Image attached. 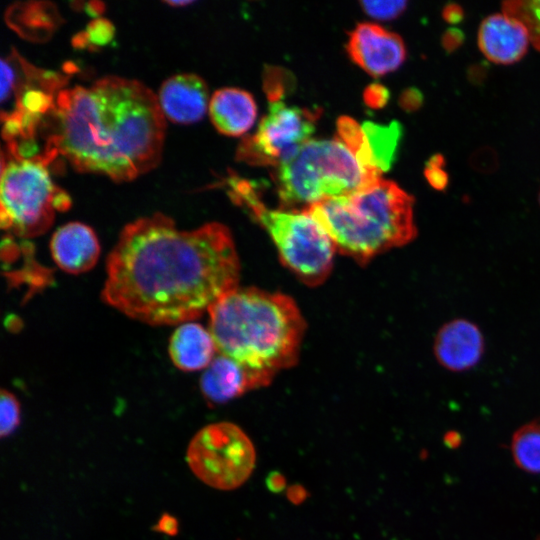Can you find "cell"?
<instances>
[{"label": "cell", "instance_id": "cell-1", "mask_svg": "<svg viewBox=\"0 0 540 540\" xmlns=\"http://www.w3.org/2000/svg\"><path fill=\"white\" fill-rule=\"evenodd\" d=\"M240 263L220 223L179 229L155 213L128 223L106 261L103 302L152 326L191 322L238 287Z\"/></svg>", "mask_w": 540, "mask_h": 540}, {"label": "cell", "instance_id": "cell-2", "mask_svg": "<svg viewBox=\"0 0 540 540\" xmlns=\"http://www.w3.org/2000/svg\"><path fill=\"white\" fill-rule=\"evenodd\" d=\"M45 152L78 172L131 181L161 160L165 120L157 95L138 80L109 75L56 96Z\"/></svg>", "mask_w": 540, "mask_h": 540}, {"label": "cell", "instance_id": "cell-3", "mask_svg": "<svg viewBox=\"0 0 540 540\" xmlns=\"http://www.w3.org/2000/svg\"><path fill=\"white\" fill-rule=\"evenodd\" d=\"M217 353L236 361L268 385L298 358L305 321L282 293L237 287L208 310Z\"/></svg>", "mask_w": 540, "mask_h": 540}, {"label": "cell", "instance_id": "cell-4", "mask_svg": "<svg viewBox=\"0 0 540 540\" xmlns=\"http://www.w3.org/2000/svg\"><path fill=\"white\" fill-rule=\"evenodd\" d=\"M413 206L411 195L381 178L367 188L325 199L304 211L323 227L336 250L364 264L415 239Z\"/></svg>", "mask_w": 540, "mask_h": 540}, {"label": "cell", "instance_id": "cell-5", "mask_svg": "<svg viewBox=\"0 0 540 540\" xmlns=\"http://www.w3.org/2000/svg\"><path fill=\"white\" fill-rule=\"evenodd\" d=\"M382 173L365 166L337 136L311 139L276 167L274 180L283 207L305 208L367 188Z\"/></svg>", "mask_w": 540, "mask_h": 540}, {"label": "cell", "instance_id": "cell-6", "mask_svg": "<svg viewBox=\"0 0 540 540\" xmlns=\"http://www.w3.org/2000/svg\"><path fill=\"white\" fill-rule=\"evenodd\" d=\"M231 198L247 208L270 235L282 263L309 286L321 284L331 272L336 248L323 227L306 211L273 210L263 204L254 187L237 177L229 179Z\"/></svg>", "mask_w": 540, "mask_h": 540}, {"label": "cell", "instance_id": "cell-7", "mask_svg": "<svg viewBox=\"0 0 540 540\" xmlns=\"http://www.w3.org/2000/svg\"><path fill=\"white\" fill-rule=\"evenodd\" d=\"M46 153L1 159V227L21 238L36 237L52 225L55 213L71 205L69 196L49 174Z\"/></svg>", "mask_w": 540, "mask_h": 540}, {"label": "cell", "instance_id": "cell-8", "mask_svg": "<svg viewBox=\"0 0 540 540\" xmlns=\"http://www.w3.org/2000/svg\"><path fill=\"white\" fill-rule=\"evenodd\" d=\"M65 84L63 75L36 68L17 52L1 59L2 135L7 145L31 141Z\"/></svg>", "mask_w": 540, "mask_h": 540}, {"label": "cell", "instance_id": "cell-9", "mask_svg": "<svg viewBox=\"0 0 540 540\" xmlns=\"http://www.w3.org/2000/svg\"><path fill=\"white\" fill-rule=\"evenodd\" d=\"M186 461L193 474L206 485L233 490L252 474L256 452L247 434L231 422L204 426L191 439Z\"/></svg>", "mask_w": 540, "mask_h": 540}, {"label": "cell", "instance_id": "cell-10", "mask_svg": "<svg viewBox=\"0 0 540 540\" xmlns=\"http://www.w3.org/2000/svg\"><path fill=\"white\" fill-rule=\"evenodd\" d=\"M318 112L270 99L267 114L258 130L243 138L237 159L256 166L277 167L311 140Z\"/></svg>", "mask_w": 540, "mask_h": 540}, {"label": "cell", "instance_id": "cell-11", "mask_svg": "<svg viewBox=\"0 0 540 540\" xmlns=\"http://www.w3.org/2000/svg\"><path fill=\"white\" fill-rule=\"evenodd\" d=\"M346 50L352 61L369 75L393 72L406 58L402 38L373 23H360L349 34Z\"/></svg>", "mask_w": 540, "mask_h": 540}, {"label": "cell", "instance_id": "cell-12", "mask_svg": "<svg viewBox=\"0 0 540 540\" xmlns=\"http://www.w3.org/2000/svg\"><path fill=\"white\" fill-rule=\"evenodd\" d=\"M157 98L164 117L178 124L201 120L210 102L206 82L193 73L176 74L166 79Z\"/></svg>", "mask_w": 540, "mask_h": 540}, {"label": "cell", "instance_id": "cell-13", "mask_svg": "<svg viewBox=\"0 0 540 540\" xmlns=\"http://www.w3.org/2000/svg\"><path fill=\"white\" fill-rule=\"evenodd\" d=\"M434 355L439 364L454 372L477 365L484 353V338L476 324L466 319L445 323L434 340Z\"/></svg>", "mask_w": 540, "mask_h": 540}, {"label": "cell", "instance_id": "cell-14", "mask_svg": "<svg viewBox=\"0 0 540 540\" xmlns=\"http://www.w3.org/2000/svg\"><path fill=\"white\" fill-rule=\"evenodd\" d=\"M530 43L528 31L517 19L496 13L486 17L478 31L482 54L495 64L508 65L521 60Z\"/></svg>", "mask_w": 540, "mask_h": 540}, {"label": "cell", "instance_id": "cell-15", "mask_svg": "<svg viewBox=\"0 0 540 540\" xmlns=\"http://www.w3.org/2000/svg\"><path fill=\"white\" fill-rule=\"evenodd\" d=\"M50 251L61 270L80 274L89 271L96 264L100 245L95 232L88 225L69 222L53 234Z\"/></svg>", "mask_w": 540, "mask_h": 540}, {"label": "cell", "instance_id": "cell-16", "mask_svg": "<svg viewBox=\"0 0 540 540\" xmlns=\"http://www.w3.org/2000/svg\"><path fill=\"white\" fill-rule=\"evenodd\" d=\"M264 386L260 379L242 365L217 354L200 379L204 398L212 404H223L248 390Z\"/></svg>", "mask_w": 540, "mask_h": 540}, {"label": "cell", "instance_id": "cell-17", "mask_svg": "<svg viewBox=\"0 0 540 540\" xmlns=\"http://www.w3.org/2000/svg\"><path fill=\"white\" fill-rule=\"evenodd\" d=\"M209 116L221 134L241 136L255 123L257 105L253 96L245 90L221 88L210 99Z\"/></svg>", "mask_w": 540, "mask_h": 540}, {"label": "cell", "instance_id": "cell-18", "mask_svg": "<svg viewBox=\"0 0 540 540\" xmlns=\"http://www.w3.org/2000/svg\"><path fill=\"white\" fill-rule=\"evenodd\" d=\"M216 351L210 331L195 322L180 324L169 341V356L173 364L183 371L207 368Z\"/></svg>", "mask_w": 540, "mask_h": 540}, {"label": "cell", "instance_id": "cell-19", "mask_svg": "<svg viewBox=\"0 0 540 540\" xmlns=\"http://www.w3.org/2000/svg\"><path fill=\"white\" fill-rule=\"evenodd\" d=\"M512 455L523 470L540 473V423H529L519 428L512 438Z\"/></svg>", "mask_w": 540, "mask_h": 540}, {"label": "cell", "instance_id": "cell-20", "mask_svg": "<svg viewBox=\"0 0 540 540\" xmlns=\"http://www.w3.org/2000/svg\"><path fill=\"white\" fill-rule=\"evenodd\" d=\"M371 151L382 172L391 167L396 147L400 137V128L397 123L382 126L371 122L363 124Z\"/></svg>", "mask_w": 540, "mask_h": 540}, {"label": "cell", "instance_id": "cell-21", "mask_svg": "<svg viewBox=\"0 0 540 540\" xmlns=\"http://www.w3.org/2000/svg\"><path fill=\"white\" fill-rule=\"evenodd\" d=\"M337 137L355 153L365 166L383 173L377 165L363 127L354 119L347 116L338 119Z\"/></svg>", "mask_w": 540, "mask_h": 540}, {"label": "cell", "instance_id": "cell-22", "mask_svg": "<svg viewBox=\"0 0 540 540\" xmlns=\"http://www.w3.org/2000/svg\"><path fill=\"white\" fill-rule=\"evenodd\" d=\"M503 13L519 20L527 29L530 43L540 51V0H511L502 3Z\"/></svg>", "mask_w": 540, "mask_h": 540}, {"label": "cell", "instance_id": "cell-23", "mask_svg": "<svg viewBox=\"0 0 540 540\" xmlns=\"http://www.w3.org/2000/svg\"><path fill=\"white\" fill-rule=\"evenodd\" d=\"M20 424V404L17 398L7 390L0 394V435L10 436Z\"/></svg>", "mask_w": 540, "mask_h": 540}, {"label": "cell", "instance_id": "cell-24", "mask_svg": "<svg viewBox=\"0 0 540 540\" xmlns=\"http://www.w3.org/2000/svg\"><path fill=\"white\" fill-rule=\"evenodd\" d=\"M362 9L369 16L379 20H391L403 13L406 1H362Z\"/></svg>", "mask_w": 540, "mask_h": 540}, {"label": "cell", "instance_id": "cell-25", "mask_svg": "<svg viewBox=\"0 0 540 540\" xmlns=\"http://www.w3.org/2000/svg\"><path fill=\"white\" fill-rule=\"evenodd\" d=\"M443 165L444 158L436 154L428 161L424 170L427 181L437 190H443L448 183V175L443 170Z\"/></svg>", "mask_w": 540, "mask_h": 540}, {"label": "cell", "instance_id": "cell-26", "mask_svg": "<svg viewBox=\"0 0 540 540\" xmlns=\"http://www.w3.org/2000/svg\"><path fill=\"white\" fill-rule=\"evenodd\" d=\"M388 97L389 95L387 90L378 84L369 86L364 94L367 105L375 108L385 105Z\"/></svg>", "mask_w": 540, "mask_h": 540}, {"label": "cell", "instance_id": "cell-27", "mask_svg": "<svg viewBox=\"0 0 540 540\" xmlns=\"http://www.w3.org/2000/svg\"><path fill=\"white\" fill-rule=\"evenodd\" d=\"M89 33L93 35L92 41L103 44L111 37L112 28L109 22L105 20H95L91 23Z\"/></svg>", "mask_w": 540, "mask_h": 540}, {"label": "cell", "instance_id": "cell-28", "mask_svg": "<svg viewBox=\"0 0 540 540\" xmlns=\"http://www.w3.org/2000/svg\"><path fill=\"white\" fill-rule=\"evenodd\" d=\"M153 529L160 533L174 536L178 533V522L170 514H163Z\"/></svg>", "mask_w": 540, "mask_h": 540}, {"label": "cell", "instance_id": "cell-29", "mask_svg": "<svg viewBox=\"0 0 540 540\" xmlns=\"http://www.w3.org/2000/svg\"><path fill=\"white\" fill-rule=\"evenodd\" d=\"M463 40L461 31L456 29L448 30L443 36V45L447 50L455 49Z\"/></svg>", "mask_w": 540, "mask_h": 540}, {"label": "cell", "instance_id": "cell-30", "mask_svg": "<svg viewBox=\"0 0 540 540\" xmlns=\"http://www.w3.org/2000/svg\"><path fill=\"white\" fill-rule=\"evenodd\" d=\"M442 15L448 23L455 24L462 20L463 10L456 4H449L444 8Z\"/></svg>", "mask_w": 540, "mask_h": 540}, {"label": "cell", "instance_id": "cell-31", "mask_svg": "<svg viewBox=\"0 0 540 540\" xmlns=\"http://www.w3.org/2000/svg\"><path fill=\"white\" fill-rule=\"evenodd\" d=\"M267 486L273 492H279L285 487L284 477L277 472H272L267 478Z\"/></svg>", "mask_w": 540, "mask_h": 540}, {"label": "cell", "instance_id": "cell-32", "mask_svg": "<svg viewBox=\"0 0 540 540\" xmlns=\"http://www.w3.org/2000/svg\"><path fill=\"white\" fill-rule=\"evenodd\" d=\"M288 496L290 500L293 501L294 503H299L303 501L304 496H305V491L302 487L293 486V487H290Z\"/></svg>", "mask_w": 540, "mask_h": 540}, {"label": "cell", "instance_id": "cell-33", "mask_svg": "<svg viewBox=\"0 0 540 540\" xmlns=\"http://www.w3.org/2000/svg\"><path fill=\"white\" fill-rule=\"evenodd\" d=\"M164 3H166L167 5H170L172 7H183V6H187L189 4H192L193 1H189V0H170V1H165Z\"/></svg>", "mask_w": 540, "mask_h": 540}, {"label": "cell", "instance_id": "cell-34", "mask_svg": "<svg viewBox=\"0 0 540 540\" xmlns=\"http://www.w3.org/2000/svg\"><path fill=\"white\" fill-rule=\"evenodd\" d=\"M538 199H539V204H540V192H539V197H538Z\"/></svg>", "mask_w": 540, "mask_h": 540}]
</instances>
